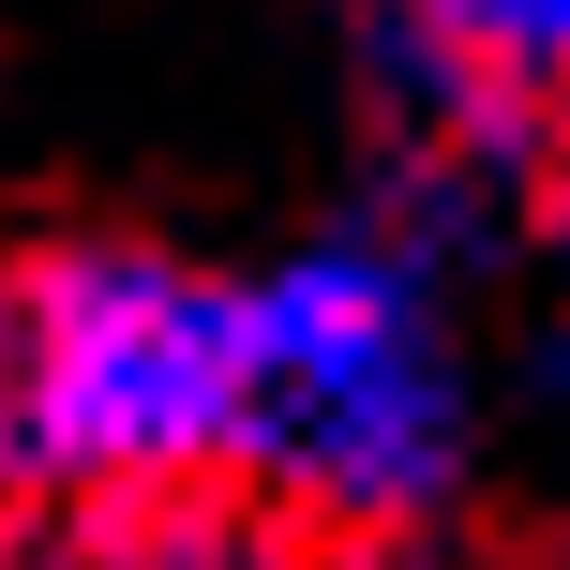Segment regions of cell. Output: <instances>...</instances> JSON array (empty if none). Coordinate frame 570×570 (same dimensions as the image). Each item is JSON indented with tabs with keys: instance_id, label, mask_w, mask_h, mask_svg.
<instances>
[{
	"instance_id": "1",
	"label": "cell",
	"mask_w": 570,
	"mask_h": 570,
	"mask_svg": "<svg viewBox=\"0 0 570 570\" xmlns=\"http://www.w3.org/2000/svg\"><path fill=\"white\" fill-rule=\"evenodd\" d=\"M481 465V391L451 331V256L391 210L240 285V435L226 481L331 541H421Z\"/></svg>"
},
{
	"instance_id": "2",
	"label": "cell",
	"mask_w": 570,
	"mask_h": 570,
	"mask_svg": "<svg viewBox=\"0 0 570 570\" xmlns=\"http://www.w3.org/2000/svg\"><path fill=\"white\" fill-rule=\"evenodd\" d=\"M240 435V285L166 240H46L0 271V511L210 495Z\"/></svg>"
},
{
	"instance_id": "3",
	"label": "cell",
	"mask_w": 570,
	"mask_h": 570,
	"mask_svg": "<svg viewBox=\"0 0 570 570\" xmlns=\"http://www.w3.org/2000/svg\"><path fill=\"white\" fill-rule=\"evenodd\" d=\"M361 76L391 90V166L495 196L541 166V106H570V0H375Z\"/></svg>"
},
{
	"instance_id": "4",
	"label": "cell",
	"mask_w": 570,
	"mask_h": 570,
	"mask_svg": "<svg viewBox=\"0 0 570 570\" xmlns=\"http://www.w3.org/2000/svg\"><path fill=\"white\" fill-rule=\"evenodd\" d=\"M0 570H301V556L256 511H226V495H136V511L0 525Z\"/></svg>"
},
{
	"instance_id": "5",
	"label": "cell",
	"mask_w": 570,
	"mask_h": 570,
	"mask_svg": "<svg viewBox=\"0 0 570 570\" xmlns=\"http://www.w3.org/2000/svg\"><path fill=\"white\" fill-rule=\"evenodd\" d=\"M525 180H541V226H556V256H570V136H541V166H525Z\"/></svg>"
},
{
	"instance_id": "6",
	"label": "cell",
	"mask_w": 570,
	"mask_h": 570,
	"mask_svg": "<svg viewBox=\"0 0 570 570\" xmlns=\"http://www.w3.org/2000/svg\"><path fill=\"white\" fill-rule=\"evenodd\" d=\"M541 421H556V435H570V331H556V345H541Z\"/></svg>"
}]
</instances>
